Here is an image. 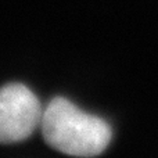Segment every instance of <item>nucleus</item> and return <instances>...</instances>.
<instances>
[{
	"instance_id": "1",
	"label": "nucleus",
	"mask_w": 158,
	"mask_h": 158,
	"mask_svg": "<svg viewBox=\"0 0 158 158\" xmlns=\"http://www.w3.org/2000/svg\"><path fill=\"white\" fill-rule=\"evenodd\" d=\"M43 139L53 150L72 157H96L112 139L111 126L103 118L87 114L64 97H54L40 121Z\"/></svg>"
},
{
	"instance_id": "2",
	"label": "nucleus",
	"mask_w": 158,
	"mask_h": 158,
	"mask_svg": "<svg viewBox=\"0 0 158 158\" xmlns=\"http://www.w3.org/2000/svg\"><path fill=\"white\" fill-rule=\"evenodd\" d=\"M42 106L36 94L22 83L0 89V143H17L32 136L42 121Z\"/></svg>"
}]
</instances>
